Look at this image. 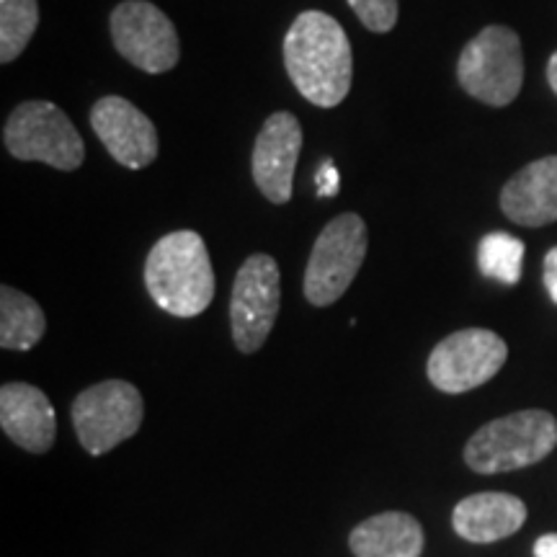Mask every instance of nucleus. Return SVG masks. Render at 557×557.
Here are the masks:
<instances>
[{
    "mask_svg": "<svg viewBox=\"0 0 557 557\" xmlns=\"http://www.w3.org/2000/svg\"><path fill=\"white\" fill-rule=\"evenodd\" d=\"M508 359V346L498 333L465 329L451 333L429 357V380L442 393H470L500 372Z\"/></svg>",
    "mask_w": 557,
    "mask_h": 557,
    "instance_id": "obj_10",
    "label": "nucleus"
},
{
    "mask_svg": "<svg viewBox=\"0 0 557 557\" xmlns=\"http://www.w3.org/2000/svg\"><path fill=\"white\" fill-rule=\"evenodd\" d=\"M557 444V421L547 410H519L485 423L465 447V462L483 475L542 462Z\"/></svg>",
    "mask_w": 557,
    "mask_h": 557,
    "instance_id": "obj_3",
    "label": "nucleus"
},
{
    "mask_svg": "<svg viewBox=\"0 0 557 557\" xmlns=\"http://www.w3.org/2000/svg\"><path fill=\"white\" fill-rule=\"evenodd\" d=\"M3 145L13 158L58 171H78L86 160L81 132L52 101H24L13 109L3 127Z\"/></svg>",
    "mask_w": 557,
    "mask_h": 557,
    "instance_id": "obj_4",
    "label": "nucleus"
},
{
    "mask_svg": "<svg viewBox=\"0 0 557 557\" xmlns=\"http://www.w3.org/2000/svg\"><path fill=\"white\" fill-rule=\"evenodd\" d=\"M367 256V225L359 214H338L323 227L305 271V297L315 308L338 302Z\"/></svg>",
    "mask_w": 557,
    "mask_h": 557,
    "instance_id": "obj_6",
    "label": "nucleus"
},
{
    "mask_svg": "<svg viewBox=\"0 0 557 557\" xmlns=\"http://www.w3.org/2000/svg\"><path fill=\"white\" fill-rule=\"evenodd\" d=\"M527 521L524 500L511 493H475L459 500L451 513V527L462 540L487 545L511 537Z\"/></svg>",
    "mask_w": 557,
    "mask_h": 557,
    "instance_id": "obj_15",
    "label": "nucleus"
},
{
    "mask_svg": "<svg viewBox=\"0 0 557 557\" xmlns=\"http://www.w3.org/2000/svg\"><path fill=\"white\" fill-rule=\"evenodd\" d=\"M545 287L549 297H553V302L557 305V248H553L545 256Z\"/></svg>",
    "mask_w": 557,
    "mask_h": 557,
    "instance_id": "obj_22",
    "label": "nucleus"
},
{
    "mask_svg": "<svg viewBox=\"0 0 557 557\" xmlns=\"http://www.w3.org/2000/svg\"><path fill=\"white\" fill-rule=\"evenodd\" d=\"M341 189V173L336 165H333V160H323V165H320L318 171V194L320 197H336Z\"/></svg>",
    "mask_w": 557,
    "mask_h": 557,
    "instance_id": "obj_21",
    "label": "nucleus"
},
{
    "mask_svg": "<svg viewBox=\"0 0 557 557\" xmlns=\"http://www.w3.org/2000/svg\"><path fill=\"white\" fill-rule=\"evenodd\" d=\"M299 150H302V127L297 116L289 111L271 114L256 137L253 158H250L256 186L271 205H287L292 199Z\"/></svg>",
    "mask_w": 557,
    "mask_h": 557,
    "instance_id": "obj_12",
    "label": "nucleus"
},
{
    "mask_svg": "<svg viewBox=\"0 0 557 557\" xmlns=\"http://www.w3.org/2000/svg\"><path fill=\"white\" fill-rule=\"evenodd\" d=\"M457 78L472 99L487 107H508L524 83V52L519 34L508 26H487L459 54Z\"/></svg>",
    "mask_w": 557,
    "mask_h": 557,
    "instance_id": "obj_5",
    "label": "nucleus"
},
{
    "mask_svg": "<svg viewBox=\"0 0 557 557\" xmlns=\"http://www.w3.org/2000/svg\"><path fill=\"white\" fill-rule=\"evenodd\" d=\"M111 39L116 52L150 75L178 65L181 45L173 21L148 0H124L111 13Z\"/></svg>",
    "mask_w": 557,
    "mask_h": 557,
    "instance_id": "obj_9",
    "label": "nucleus"
},
{
    "mask_svg": "<svg viewBox=\"0 0 557 557\" xmlns=\"http://www.w3.org/2000/svg\"><path fill=\"white\" fill-rule=\"evenodd\" d=\"M478 263L483 276L496 278L500 284H519L524 267V243L508 233H491L480 240Z\"/></svg>",
    "mask_w": 557,
    "mask_h": 557,
    "instance_id": "obj_19",
    "label": "nucleus"
},
{
    "mask_svg": "<svg viewBox=\"0 0 557 557\" xmlns=\"http://www.w3.org/2000/svg\"><path fill=\"white\" fill-rule=\"evenodd\" d=\"M282 305V276L276 261L256 253L238 269L230 297V325L233 341L243 354H253L267 344Z\"/></svg>",
    "mask_w": 557,
    "mask_h": 557,
    "instance_id": "obj_8",
    "label": "nucleus"
},
{
    "mask_svg": "<svg viewBox=\"0 0 557 557\" xmlns=\"http://www.w3.org/2000/svg\"><path fill=\"white\" fill-rule=\"evenodd\" d=\"M47 331V318L37 299L24 292L0 289V346L5 351H29Z\"/></svg>",
    "mask_w": 557,
    "mask_h": 557,
    "instance_id": "obj_17",
    "label": "nucleus"
},
{
    "mask_svg": "<svg viewBox=\"0 0 557 557\" xmlns=\"http://www.w3.org/2000/svg\"><path fill=\"white\" fill-rule=\"evenodd\" d=\"M39 26L37 0H0V62L18 60Z\"/></svg>",
    "mask_w": 557,
    "mask_h": 557,
    "instance_id": "obj_18",
    "label": "nucleus"
},
{
    "mask_svg": "<svg viewBox=\"0 0 557 557\" xmlns=\"http://www.w3.org/2000/svg\"><path fill=\"white\" fill-rule=\"evenodd\" d=\"M547 78H549V86L557 94V52L549 58V65H547Z\"/></svg>",
    "mask_w": 557,
    "mask_h": 557,
    "instance_id": "obj_24",
    "label": "nucleus"
},
{
    "mask_svg": "<svg viewBox=\"0 0 557 557\" xmlns=\"http://www.w3.org/2000/svg\"><path fill=\"white\" fill-rule=\"evenodd\" d=\"M90 127L124 169H148L158 158V129L148 114L122 96H103L90 109Z\"/></svg>",
    "mask_w": 557,
    "mask_h": 557,
    "instance_id": "obj_11",
    "label": "nucleus"
},
{
    "mask_svg": "<svg viewBox=\"0 0 557 557\" xmlns=\"http://www.w3.org/2000/svg\"><path fill=\"white\" fill-rule=\"evenodd\" d=\"M0 426L11 442L32 455H45L58 434L50 398L26 382H9L0 389Z\"/></svg>",
    "mask_w": 557,
    "mask_h": 557,
    "instance_id": "obj_13",
    "label": "nucleus"
},
{
    "mask_svg": "<svg viewBox=\"0 0 557 557\" xmlns=\"http://www.w3.org/2000/svg\"><path fill=\"white\" fill-rule=\"evenodd\" d=\"M534 557H557V534H542L534 542Z\"/></svg>",
    "mask_w": 557,
    "mask_h": 557,
    "instance_id": "obj_23",
    "label": "nucleus"
},
{
    "mask_svg": "<svg viewBox=\"0 0 557 557\" xmlns=\"http://www.w3.org/2000/svg\"><path fill=\"white\" fill-rule=\"evenodd\" d=\"M348 547L357 557H421L423 529L410 513L385 511L361 521Z\"/></svg>",
    "mask_w": 557,
    "mask_h": 557,
    "instance_id": "obj_16",
    "label": "nucleus"
},
{
    "mask_svg": "<svg viewBox=\"0 0 557 557\" xmlns=\"http://www.w3.org/2000/svg\"><path fill=\"white\" fill-rule=\"evenodd\" d=\"M284 67L310 103L338 107L354 81V52L344 26L323 11L299 13L284 37Z\"/></svg>",
    "mask_w": 557,
    "mask_h": 557,
    "instance_id": "obj_1",
    "label": "nucleus"
},
{
    "mask_svg": "<svg viewBox=\"0 0 557 557\" xmlns=\"http://www.w3.org/2000/svg\"><path fill=\"white\" fill-rule=\"evenodd\" d=\"M145 287L160 310L176 318H197L214 297V271L205 238L176 230L160 238L145 261Z\"/></svg>",
    "mask_w": 557,
    "mask_h": 557,
    "instance_id": "obj_2",
    "label": "nucleus"
},
{
    "mask_svg": "<svg viewBox=\"0 0 557 557\" xmlns=\"http://www.w3.org/2000/svg\"><path fill=\"white\" fill-rule=\"evenodd\" d=\"M145 416L143 395L135 385L107 380L83 389L73 403V423L83 449L101 457L137 434Z\"/></svg>",
    "mask_w": 557,
    "mask_h": 557,
    "instance_id": "obj_7",
    "label": "nucleus"
},
{
    "mask_svg": "<svg viewBox=\"0 0 557 557\" xmlns=\"http://www.w3.org/2000/svg\"><path fill=\"white\" fill-rule=\"evenodd\" d=\"M357 18L374 34H387L398 24V0H348Z\"/></svg>",
    "mask_w": 557,
    "mask_h": 557,
    "instance_id": "obj_20",
    "label": "nucleus"
},
{
    "mask_svg": "<svg viewBox=\"0 0 557 557\" xmlns=\"http://www.w3.org/2000/svg\"><path fill=\"white\" fill-rule=\"evenodd\" d=\"M500 209L511 222L542 227L557 220V156L540 158L513 176L500 191Z\"/></svg>",
    "mask_w": 557,
    "mask_h": 557,
    "instance_id": "obj_14",
    "label": "nucleus"
}]
</instances>
